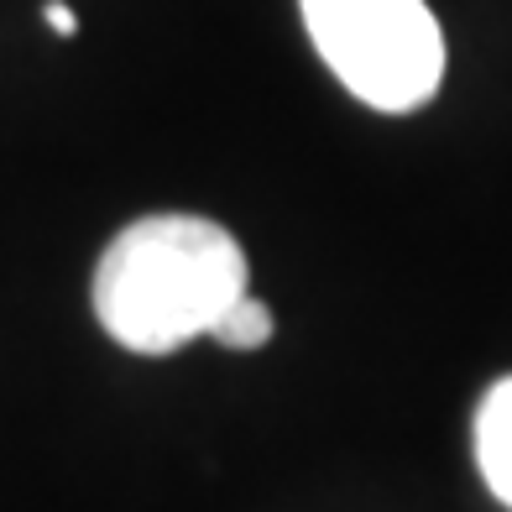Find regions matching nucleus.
Masks as SVG:
<instances>
[{"label": "nucleus", "mask_w": 512, "mask_h": 512, "mask_svg": "<svg viewBox=\"0 0 512 512\" xmlns=\"http://www.w3.org/2000/svg\"><path fill=\"white\" fill-rule=\"evenodd\" d=\"M246 298V251L204 215H147L95 267V319L131 356H173Z\"/></svg>", "instance_id": "obj_1"}, {"label": "nucleus", "mask_w": 512, "mask_h": 512, "mask_svg": "<svg viewBox=\"0 0 512 512\" xmlns=\"http://www.w3.org/2000/svg\"><path fill=\"white\" fill-rule=\"evenodd\" d=\"M319 58L382 115H408L445 84V32L424 0H298Z\"/></svg>", "instance_id": "obj_2"}, {"label": "nucleus", "mask_w": 512, "mask_h": 512, "mask_svg": "<svg viewBox=\"0 0 512 512\" xmlns=\"http://www.w3.org/2000/svg\"><path fill=\"white\" fill-rule=\"evenodd\" d=\"M476 465L492 497L512 507V377H502L492 392L481 398L476 413Z\"/></svg>", "instance_id": "obj_3"}, {"label": "nucleus", "mask_w": 512, "mask_h": 512, "mask_svg": "<svg viewBox=\"0 0 512 512\" xmlns=\"http://www.w3.org/2000/svg\"><path fill=\"white\" fill-rule=\"evenodd\" d=\"M209 340L230 345V351H256V345L272 340V309L256 304V298L246 293V298H236V304L220 314V324L209 330Z\"/></svg>", "instance_id": "obj_4"}, {"label": "nucleus", "mask_w": 512, "mask_h": 512, "mask_svg": "<svg viewBox=\"0 0 512 512\" xmlns=\"http://www.w3.org/2000/svg\"><path fill=\"white\" fill-rule=\"evenodd\" d=\"M42 16H48V27H53L58 37H74V32H79V16L68 11L63 0H48V11H42Z\"/></svg>", "instance_id": "obj_5"}]
</instances>
